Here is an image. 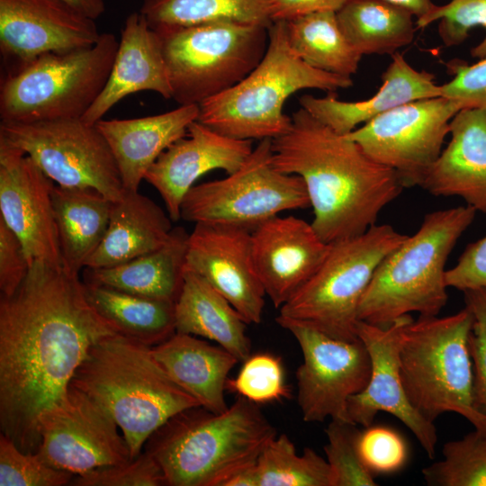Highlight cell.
I'll use <instances>...</instances> for the list:
<instances>
[{
    "instance_id": "obj_10",
    "label": "cell",
    "mask_w": 486,
    "mask_h": 486,
    "mask_svg": "<svg viewBox=\"0 0 486 486\" xmlns=\"http://www.w3.org/2000/svg\"><path fill=\"white\" fill-rule=\"evenodd\" d=\"M179 105L200 104L232 87L263 58L267 27L217 21L156 31Z\"/></svg>"
},
{
    "instance_id": "obj_50",
    "label": "cell",
    "mask_w": 486,
    "mask_h": 486,
    "mask_svg": "<svg viewBox=\"0 0 486 486\" xmlns=\"http://www.w3.org/2000/svg\"><path fill=\"white\" fill-rule=\"evenodd\" d=\"M409 10L417 19L425 16L434 6L432 0H386Z\"/></svg>"
},
{
    "instance_id": "obj_38",
    "label": "cell",
    "mask_w": 486,
    "mask_h": 486,
    "mask_svg": "<svg viewBox=\"0 0 486 486\" xmlns=\"http://www.w3.org/2000/svg\"><path fill=\"white\" fill-rule=\"evenodd\" d=\"M439 21L438 35L446 47L463 43L474 27L486 31V0H451L444 5L435 6L423 17L416 20L417 29H424ZM473 58L486 57V35L471 50Z\"/></svg>"
},
{
    "instance_id": "obj_3",
    "label": "cell",
    "mask_w": 486,
    "mask_h": 486,
    "mask_svg": "<svg viewBox=\"0 0 486 486\" xmlns=\"http://www.w3.org/2000/svg\"><path fill=\"white\" fill-rule=\"evenodd\" d=\"M70 384L111 415L132 459L169 418L200 406L171 379L154 356L152 346L119 333L92 346Z\"/></svg>"
},
{
    "instance_id": "obj_17",
    "label": "cell",
    "mask_w": 486,
    "mask_h": 486,
    "mask_svg": "<svg viewBox=\"0 0 486 486\" xmlns=\"http://www.w3.org/2000/svg\"><path fill=\"white\" fill-rule=\"evenodd\" d=\"M54 186L30 156L0 139V218L21 240L30 265L42 261L62 266Z\"/></svg>"
},
{
    "instance_id": "obj_11",
    "label": "cell",
    "mask_w": 486,
    "mask_h": 486,
    "mask_svg": "<svg viewBox=\"0 0 486 486\" xmlns=\"http://www.w3.org/2000/svg\"><path fill=\"white\" fill-rule=\"evenodd\" d=\"M272 153V140H262L238 170L194 185L183 199L181 219L253 231L283 212L310 206L303 180L277 170Z\"/></svg>"
},
{
    "instance_id": "obj_7",
    "label": "cell",
    "mask_w": 486,
    "mask_h": 486,
    "mask_svg": "<svg viewBox=\"0 0 486 486\" xmlns=\"http://www.w3.org/2000/svg\"><path fill=\"white\" fill-rule=\"evenodd\" d=\"M472 313L465 306L446 317L419 316L405 326L399 362L412 406L434 422L454 412L486 433V414L477 406L469 351Z\"/></svg>"
},
{
    "instance_id": "obj_5",
    "label": "cell",
    "mask_w": 486,
    "mask_h": 486,
    "mask_svg": "<svg viewBox=\"0 0 486 486\" xmlns=\"http://www.w3.org/2000/svg\"><path fill=\"white\" fill-rule=\"evenodd\" d=\"M475 214L469 205L426 214L418 231L377 266L360 302L359 320L384 327L412 312L438 315L448 299L446 261Z\"/></svg>"
},
{
    "instance_id": "obj_9",
    "label": "cell",
    "mask_w": 486,
    "mask_h": 486,
    "mask_svg": "<svg viewBox=\"0 0 486 486\" xmlns=\"http://www.w3.org/2000/svg\"><path fill=\"white\" fill-rule=\"evenodd\" d=\"M119 40L102 32L91 47L47 53L1 83V122L29 123L82 118L104 89Z\"/></svg>"
},
{
    "instance_id": "obj_37",
    "label": "cell",
    "mask_w": 486,
    "mask_h": 486,
    "mask_svg": "<svg viewBox=\"0 0 486 486\" xmlns=\"http://www.w3.org/2000/svg\"><path fill=\"white\" fill-rule=\"evenodd\" d=\"M324 446L332 486H375V475L365 466L358 450L360 431L349 422L330 420Z\"/></svg>"
},
{
    "instance_id": "obj_20",
    "label": "cell",
    "mask_w": 486,
    "mask_h": 486,
    "mask_svg": "<svg viewBox=\"0 0 486 486\" xmlns=\"http://www.w3.org/2000/svg\"><path fill=\"white\" fill-rule=\"evenodd\" d=\"M251 248L266 295L280 309L318 270L330 244L320 238L311 223L277 215L251 232Z\"/></svg>"
},
{
    "instance_id": "obj_15",
    "label": "cell",
    "mask_w": 486,
    "mask_h": 486,
    "mask_svg": "<svg viewBox=\"0 0 486 486\" xmlns=\"http://www.w3.org/2000/svg\"><path fill=\"white\" fill-rule=\"evenodd\" d=\"M111 415L69 385L65 397L39 420L36 452L50 466L82 474L131 460L129 446Z\"/></svg>"
},
{
    "instance_id": "obj_2",
    "label": "cell",
    "mask_w": 486,
    "mask_h": 486,
    "mask_svg": "<svg viewBox=\"0 0 486 486\" xmlns=\"http://www.w3.org/2000/svg\"><path fill=\"white\" fill-rule=\"evenodd\" d=\"M291 118L289 130L272 140L273 166L303 180L311 225L323 241L363 234L404 188L398 175L303 108Z\"/></svg>"
},
{
    "instance_id": "obj_46",
    "label": "cell",
    "mask_w": 486,
    "mask_h": 486,
    "mask_svg": "<svg viewBox=\"0 0 486 486\" xmlns=\"http://www.w3.org/2000/svg\"><path fill=\"white\" fill-rule=\"evenodd\" d=\"M446 284L462 292L486 290V236L465 248L455 266L446 271Z\"/></svg>"
},
{
    "instance_id": "obj_24",
    "label": "cell",
    "mask_w": 486,
    "mask_h": 486,
    "mask_svg": "<svg viewBox=\"0 0 486 486\" xmlns=\"http://www.w3.org/2000/svg\"><path fill=\"white\" fill-rule=\"evenodd\" d=\"M382 86L370 98L357 102L337 99L331 93L324 97L304 94L301 107L312 117L340 135H346L358 125L410 102L441 96V85L435 76L410 66L403 55L395 52L382 75Z\"/></svg>"
},
{
    "instance_id": "obj_34",
    "label": "cell",
    "mask_w": 486,
    "mask_h": 486,
    "mask_svg": "<svg viewBox=\"0 0 486 486\" xmlns=\"http://www.w3.org/2000/svg\"><path fill=\"white\" fill-rule=\"evenodd\" d=\"M271 0H144L140 12L155 31L217 21L269 27Z\"/></svg>"
},
{
    "instance_id": "obj_6",
    "label": "cell",
    "mask_w": 486,
    "mask_h": 486,
    "mask_svg": "<svg viewBox=\"0 0 486 486\" xmlns=\"http://www.w3.org/2000/svg\"><path fill=\"white\" fill-rule=\"evenodd\" d=\"M258 65L241 81L199 104L197 121L238 140H274L292 123L284 113L285 101L302 89L333 93L353 86L350 76L316 69L301 59L287 40L285 22L274 21Z\"/></svg>"
},
{
    "instance_id": "obj_13",
    "label": "cell",
    "mask_w": 486,
    "mask_h": 486,
    "mask_svg": "<svg viewBox=\"0 0 486 486\" xmlns=\"http://www.w3.org/2000/svg\"><path fill=\"white\" fill-rule=\"evenodd\" d=\"M461 110L445 96L393 108L346 136L376 162L392 169L404 187L421 186L439 157L450 122Z\"/></svg>"
},
{
    "instance_id": "obj_27",
    "label": "cell",
    "mask_w": 486,
    "mask_h": 486,
    "mask_svg": "<svg viewBox=\"0 0 486 486\" xmlns=\"http://www.w3.org/2000/svg\"><path fill=\"white\" fill-rule=\"evenodd\" d=\"M171 220L150 198L125 190L112 202L105 236L85 268L114 266L161 248L171 237Z\"/></svg>"
},
{
    "instance_id": "obj_36",
    "label": "cell",
    "mask_w": 486,
    "mask_h": 486,
    "mask_svg": "<svg viewBox=\"0 0 486 486\" xmlns=\"http://www.w3.org/2000/svg\"><path fill=\"white\" fill-rule=\"evenodd\" d=\"M443 458L422 469L429 486H486V433L475 429L449 441Z\"/></svg>"
},
{
    "instance_id": "obj_41",
    "label": "cell",
    "mask_w": 486,
    "mask_h": 486,
    "mask_svg": "<svg viewBox=\"0 0 486 486\" xmlns=\"http://www.w3.org/2000/svg\"><path fill=\"white\" fill-rule=\"evenodd\" d=\"M74 486H164L166 479L157 461L146 451L118 464L96 468L75 475Z\"/></svg>"
},
{
    "instance_id": "obj_43",
    "label": "cell",
    "mask_w": 486,
    "mask_h": 486,
    "mask_svg": "<svg viewBox=\"0 0 486 486\" xmlns=\"http://www.w3.org/2000/svg\"><path fill=\"white\" fill-rule=\"evenodd\" d=\"M465 306L472 311L473 320L469 336L475 400L486 414V290L464 292Z\"/></svg>"
},
{
    "instance_id": "obj_12",
    "label": "cell",
    "mask_w": 486,
    "mask_h": 486,
    "mask_svg": "<svg viewBox=\"0 0 486 486\" xmlns=\"http://www.w3.org/2000/svg\"><path fill=\"white\" fill-rule=\"evenodd\" d=\"M0 139L30 156L56 184L94 188L112 202L125 193L106 140L82 118L1 122Z\"/></svg>"
},
{
    "instance_id": "obj_19",
    "label": "cell",
    "mask_w": 486,
    "mask_h": 486,
    "mask_svg": "<svg viewBox=\"0 0 486 486\" xmlns=\"http://www.w3.org/2000/svg\"><path fill=\"white\" fill-rule=\"evenodd\" d=\"M251 232L234 226L195 223L188 237L184 269L223 295L247 324H258L266 295L253 262Z\"/></svg>"
},
{
    "instance_id": "obj_25",
    "label": "cell",
    "mask_w": 486,
    "mask_h": 486,
    "mask_svg": "<svg viewBox=\"0 0 486 486\" xmlns=\"http://www.w3.org/2000/svg\"><path fill=\"white\" fill-rule=\"evenodd\" d=\"M198 115V104H185L156 115L102 119L95 123L111 148L126 191H139L149 167L164 150L186 135Z\"/></svg>"
},
{
    "instance_id": "obj_42",
    "label": "cell",
    "mask_w": 486,
    "mask_h": 486,
    "mask_svg": "<svg viewBox=\"0 0 486 486\" xmlns=\"http://www.w3.org/2000/svg\"><path fill=\"white\" fill-rule=\"evenodd\" d=\"M357 446L364 464L374 475L394 473L408 461L404 438L387 426L366 427L360 431Z\"/></svg>"
},
{
    "instance_id": "obj_14",
    "label": "cell",
    "mask_w": 486,
    "mask_h": 486,
    "mask_svg": "<svg viewBox=\"0 0 486 486\" xmlns=\"http://www.w3.org/2000/svg\"><path fill=\"white\" fill-rule=\"evenodd\" d=\"M275 320L295 338L302 353V363L296 371L297 402L302 419L352 423L348 400L365 388L371 374L364 344L360 338H332L278 316Z\"/></svg>"
},
{
    "instance_id": "obj_40",
    "label": "cell",
    "mask_w": 486,
    "mask_h": 486,
    "mask_svg": "<svg viewBox=\"0 0 486 486\" xmlns=\"http://www.w3.org/2000/svg\"><path fill=\"white\" fill-rule=\"evenodd\" d=\"M75 474L47 464L37 453H24L0 434V486L70 485Z\"/></svg>"
},
{
    "instance_id": "obj_49",
    "label": "cell",
    "mask_w": 486,
    "mask_h": 486,
    "mask_svg": "<svg viewBox=\"0 0 486 486\" xmlns=\"http://www.w3.org/2000/svg\"><path fill=\"white\" fill-rule=\"evenodd\" d=\"M83 14L96 20L105 12L104 0H61Z\"/></svg>"
},
{
    "instance_id": "obj_22",
    "label": "cell",
    "mask_w": 486,
    "mask_h": 486,
    "mask_svg": "<svg viewBox=\"0 0 486 486\" xmlns=\"http://www.w3.org/2000/svg\"><path fill=\"white\" fill-rule=\"evenodd\" d=\"M141 91L172 99L160 36L140 12H134L125 20L106 84L82 120L95 124L122 99Z\"/></svg>"
},
{
    "instance_id": "obj_21",
    "label": "cell",
    "mask_w": 486,
    "mask_h": 486,
    "mask_svg": "<svg viewBox=\"0 0 486 486\" xmlns=\"http://www.w3.org/2000/svg\"><path fill=\"white\" fill-rule=\"evenodd\" d=\"M253 148L252 140L225 136L196 120L185 136L160 154L144 180L158 192L170 219L176 221L184 197L200 176L217 169L235 172Z\"/></svg>"
},
{
    "instance_id": "obj_44",
    "label": "cell",
    "mask_w": 486,
    "mask_h": 486,
    "mask_svg": "<svg viewBox=\"0 0 486 486\" xmlns=\"http://www.w3.org/2000/svg\"><path fill=\"white\" fill-rule=\"evenodd\" d=\"M454 77L441 85V95L456 102L462 109H486V57L469 65L463 60L446 64Z\"/></svg>"
},
{
    "instance_id": "obj_18",
    "label": "cell",
    "mask_w": 486,
    "mask_h": 486,
    "mask_svg": "<svg viewBox=\"0 0 486 486\" xmlns=\"http://www.w3.org/2000/svg\"><path fill=\"white\" fill-rule=\"evenodd\" d=\"M95 20L61 0H0V51L14 73L47 53L93 46Z\"/></svg>"
},
{
    "instance_id": "obj_8",
    "label": "cell",
    "mask_w": 486,
    "mask_h": 486,
    "mask_svg": "<svg viewBox=\"0 0 486 486\" xmlns=\"http://www.w3.org/2000/svg\"><path fill=\"white\" fill-rule=\"evenodd\" d=\"M407 235L389 224L330 244L313 275L280 309L287 319L332 338L355 340L360 302L382 260Z\"/></svg>"
},
{
    "instance_id": "obj_39",
    "label": "cell",
    "mask_w": 486,
    "mask_h": 486,
    "mask_svg": "<svg viewBox=\"0 0 486 486\" xmlns=\"http://www.w3.org/2000/svg\"><path fill=\"white\" fill-rule=\"evenodd\" d=\"M226 389L256 404L289 396L282 362L269 353L250 355L236 377L228 379Z\"/></svg>"
},
{
    "instance_id": "obj_47",
    "label": "cell",
    "mask_w": 486,
    "mask_h": 486,
    "mask_svg": "<svg viewBox=\"0 0 486 486\" xmlns=\"http://www.w3.org/2000/svg\"><path fill=\"white\" fill-rule=\"evenodd\" d=\"M346 0H271L270 15L274 21H289L318 12H338Z\"/></svg>"
},
{
    "instance_id": "obj_35",
    "label": "cell",
    "mask_w": 486,
    "mask_h": 486,
    "mask_svg": "<svg viewBox=\"0 0 486 486\" xmlns=\"http://www.w3.org/2000/svg\"><path fill=\"white\" fill-rule=\"evenodd\" d=\"M258 486H332L326 460L305 447L298 454L286 434H277L264 447L256 460Z\"/></svg>"
},
{
    "instance_id": "obj_23",
    "label": "cell",
    "mask_w": 486,
    "mask_h": 486,
    "mask_svg": "<svg viewBox=\"0 0 486 486\" xmlns=\"http://www.w3.org/2000/svg\"><path fill=\"white\" fill-rule=\"evenodd\" d=\"M450 140L421 187L436 196H457L486 213V109H462L453 117Z\"/></svg>"
},
{
    "instance_id": "obj_30",
    "label": "cell",
    "mask_w": 486,
    "mask_h": 486,
    "mask_svg": "<svg viewBox=\"0 0 486 486\" xmlns=\"http://www.w3.org/2000/svg\"><path fill=\"white\" fill-rule=\"evenodd\" d=\"M112 201L88 187L55 184L52 205L62 266L79 274L105 236Z\"/></svg>"
},
{
    "instance_id": "obj_28",
    "label": "cell",
    "mask_w": 486,
    "mask_h": 486,
    "mask_svg": "<svg viewBox=\"0 0 486 486\" xmlns=\"http://www.w3.org/2000/svg\"><path fill=\"white\" fill-rule=\"evenodd\" d=\"M188 237L183 228H173L161 248L114 266L86 268L83 282L176 302L184 283Z\"/></svg>"
},
{
    "instance_id": "obj_33",
    "label": "cell",
    "mask_w": 486,
    "mask_h": 486,
    "mask_svg": "<svg viewBox=\"0 0 486 486\" xmlns=\"http://www.w3.org/2000/svg\"><path fill=\"white\" fill-rule=\"evenodd\" d=\"M284 22L290 47L306 64L350 77L357 71L363 56L341 31L336 12H318Z\"/></svg>"
},
{
    "instance_id": "obj_29",
    "label": "cell",
    "mask_w": 486,
    "mask_h": 486,
    "mask_svg": "<svg viewBox=\"0 0 486 486\" xmlns=\"http://www.w3.org/2000/svg\"><path fill=\"white\" fill-rule=\"evenodd\" d=\"M175 315L176 332L214 341L238 361L251 355L247 322L223 295L192 271L184 269Z\"/></svg>"
},
{
    "instance_id": "obj_26",
    "label": "cell",
    "mask_w": 486,
    "mask_h": 486,
    "mask_svg": "<svg viewBox=\"0 0 486 486\" xmlns=\"http://www.w3.org/2000/svg\"><path fill=\"white\" fill-rule=\"evenodd\" d=\"M152 352L171 379L201 407L214 413L227 410L224 392L229 374L239 362L231 353L218 344L176 331L152 346Z\"/></svg>"
},
{
    "instance_id": "obj_1",
    "label": "cell",
    "mask_w": 486,
    "mask_h": 486,
    "mask_svg": "<svg viewBox=\"0 0 486 486\" xmlns=\"http://www.w3.org/2000/svg\"><path fill=\"white\" fill-rule=\"evenodd\" d=\"M114 333L79 274L34 261L18 289L0 297L1 433L36 453L40 417L65 397L92 346Z\"/></svg>"
},
{
    "instance_id": "obj_16",
    "label": "cell",
    "mask_w": 486,
    "mask_h": 486,
    "mask_svg": "<svg viewBox=\"0 0 486 486\" xmlns=\"http://www.w3.org/2000/svg\"><path fill=\"white\" fill-rule=\"evenodd\" d=\"M412 320L403 316L388 326L359 320L357 336L371 360V374L365 388L350 397L347 404L352 423L368 427L380 411L392 414L414 435L428 456L435 458L437 432L410 403L400 376L399 353L405 326Z\"/></svg>"
},
{
    "instance_id": "obj_32",
    "label": "cell",
    "mask_w": 486,
    "mask_h": 486,
    "mask_svg": "<svg viewBox=\"0 0 486 486\" xmlns=\"http://www.w3.org/2000/svg\"><path fill=\"white\" fill-rule=\"evenodd\" d=\"M336 15L362 56L392 55L413 41L417 29L409 10L386 0H346Z\"/></svg>"
},
{
    "instance_id": "obj_4",
    "label": "cell",
    "mask_w": 486,
    "mask_h": 486,
    "mask_svg": "<svg viewBox=\"0 0 486 486\" xmlns=\"http://www.w3.org/2000/svg\"><path fill=\"white\" fill-rule=\"evenodd\" d=\"M276 435L258 404L238 396L220 413L201 406L177 413L143 450L159 464L167 486H222L233 472L256 462Z\"/></svg>"
},
{
    "instance_id": "obj_48",
    "label": "cell",
    "mask_w": 486,
    "mask_h": 486,
    "mask_svg": "<svg viewBox=\"0 0 486 486\" xmlns=\"http://www.w3.org/2000/svg\"><path fill=\"white\" fill-rule=\"evenodd\" d=\"M222 486H258L256 462L233 472L223 482Z\"/></svg>"
},
{
    "instance_id": "obj_31",
    "label": "cell",
    "mask_w": 486,
    "mask_h": 486,
    "mask_svg": "<svg viewBox=\"0 0 486 486\" xmlns=\"http://www.w3.org/2000/svg\"><path fill=\"white\" fill-rule=\"evenodd\" d=\"M84 291L90 305L116 333L155 346L176 332L174 302L86 283Z\"/></svg>"
},
{
    "instance_id": "obj_45",
    "label": "cell",
    "mask_w": 486,
    "mask_h": 486,
    "mask_svg": "<svg viewBox=\"0 0 486 486\" xmlns=\"http://www.w3.org/2000/svg\"><path fill=\"white\" fill-rule=\"evenodd\" d=\"M30 262L19 238L0 218V292L13 294L28 274Z\"/></svg>"
}]
</instances>
